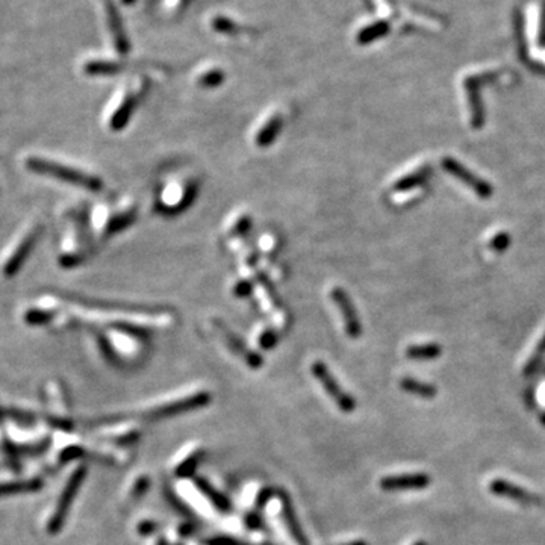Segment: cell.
I'll return each instance as SVG.
<instances>
[{"label":"cell","mask_w":545,"mask_h":545,"mask_svg":"<svg viewBox=\"0 0 545 545\" xmlns=\"http://www.w3.org/2000/svg\"><path fill=\"white\" fill-rule=\"evenodd\" d=\"M26 165L30 171H34L36 174H43V176H50L59 180H64L67 184L85 188L89 189V191H100L103 188L102 179L63 164L45 161V159L41 158H30L26 161Z\"/></svg>","instance_id":"obj_1"},{"label":"cell","mask_w":545,"mask_h":545,"mask_svg":"<svg viewBox=\"0 0 545 545\" xmlns=\"http://www.w3.org/2000/svg\"><path fill=\"white\" fill-rule=\"evenodd\" d=\"M87 468L83 465L76 467L72 474L68 475V479L64 484L63 491L59 492L55 504L52 507V512L49 513L47 520H45V532L49 535H56L61 528L64 527L67 515L70 512V506L74 502L76 495L81 489V483L85 479Z\"/></svg>","instance_id":"obj_2"},{"label":"cell","mask_w":545,"mask_h":545,"mask_svg":"<svg viewBox=\"0 0 545 545\" xmlns=\"http://www.w3.org/2000/svg\"><path fill=\"white\" fill-rule=\"evenodd\" d=\"M310 373H312V376L320 382L325 394H328L333 403H335L341 411L345 414H352L354 411L356 400L350 396V394L343 389V386L338 383L336 377L333 376L329 367L325 365L323 361H314L310 363Z\"/></svg>","instance_id":"obj_3"},{"label":"cell","mask_w":545,"mask_h":545,"mask_svg":"<svg viewBox=\"0 0 545 545\" xmlns=\"http://www.w3.org/2000/svg\"><path fill=\"white\" fill-rule=\"evenodd\" d=\"M498 74L495 73H488V74H480V76H469L468 79H465V89L468 96V103H469V111H471V127L474 129H482L484 126V106L480 97V88L483 83L494 81Z\"/></svg>","instance_id":"obj_4"},{"label":"cell","mask_w":545,"mask_h":545,"mask_svg":"<svg viewBox=\"0 0 545 545\" xmlns=\"http://www.w3.org/2000/svg\"><path fill=\"white\" fill-rule=\"evenodd\" d=\"M209 400H211V396L208 392L189 394V396H186V397L169 401V403H162L161 406H156L155 409H151V411L147 414V416L149 418H153V420L167 418V416L179 415V414H184L188 411H193V409L202 407L204 405H208Z\"/></svg>","instance_id":"obj_5"},{"label":"cell","mask_w":545,"mask_h":545,"mask_svg":"<svg viewBox=\"0 0 545 545\" xmlns=\"http://www.w3.org/2000/svg\"><path fill=\"white\" fill-rule=\"evenodd\" d=\"M441 165L447 173H450L451 176L459 179L460 182H464L467 186L471 188L473 191L480 197V199H491L492 197L494 189H492V186L488 184V182L480 179L479 176H475L474 173L469 171L465 165L458 162L454 158H450V156L444 158L441 161Z\"/></svg>","instance_id":"obj_6"},{"label":"cell","mask_w":545,"mask_h":545,"mask_svg":"<svg viewBox=\"0 0 545 545\" xmlns=\"http://www.w3.org/2000/svg\"><path fill=\"white\" fill-rule=\"evenodd\" d=\"M330 297L333 303L336 305V308L341 310V314H343L344 329L347 335L353 339L359 338L362 333V324L359 321V317L358 312H356L353 301L350 300V297H348V294L343 290V288L335 286L330 292Z\"/></svg>","instance_id":"obj_7"},{"label":"cell","mask_w":545,"mask_h":545,"mask_svg":"<svg viewBox=\"0 0 545 545\" xmlns=\"http://www.w3.org/2000/svg\"><path fill=\"white\" fill-rule=\"evenodd\" d=\"M41 232H43V227H35V229L30 231L26 237L20 241V244L15 247L12 255L10 256V259H8L3 265L5 276L11 277L14 275H17L19 270L23 267V264L26 262L29 255L32 253L36 241L41 237Z\"/></svg>","instance_id":"obj_8"},{"label":"cell","mask_w":545,"mask_h":545,"mask_svg":"<svg viewBox=\"0 0 545 545\" xmlns=\"http://www.w3.org/2000/svg\"><path fill=\"white\" fill-rule=\"evenodd\" d=\"M217 325V330H220L223 336V341L226 343V345L231 348V350L244 361L250 368H261L262 367V358L257 353H255L252 348H248V345L242 341L238 335H235V333L227 329L223 323H215Z\"/></svg>","instance_id":"obj_9"},{"label":"cell","mask_w":545,"mask_h":545,"mask_svg":"<svg viewBox=\"0 0 545 545\" xmlns=\"http://www.w3.org/2000/svg\"><path fill=\"white\" fill-rule=\"evenodd\" d=\"M489 491L494 495L509 498V500H512V502H517L520 504L530 506V504L541 503V498L536 494H532V492H528L527 489L520 488V487H517V484H513V483L503 480V479L492 480L489 483Z\"/></svg>","instance_id":"obj_10"},{"label":"cell","mask_w":545,"mask_h":545,"mask_svg":"<svg viewBox=\"0 0 545 545\" xmlns=\"http://www.w3.org/2000/svg\"><path fill=\"white\" fill-rule=\"evenodd\" d=\"M429 484L430 477L427 474L388 475L381 480V488L383 491H416L426 489Z\"/></svg>","instance_id":"obj_11"},{"label":"cell","mask_w":545,"mask_h":545,"mask_svg":"<svg viewBox=\"0 0 545 545\" xmlns=\"http://www.w3.org/2000/svg\"><path fill=\"white\" fill-rule=\"evenodd\" d=\"M431 176V167L430 165H424L418 171L415 173H409L406 174L405 178L398 179L396 184H394L392 189L397 193H405L409 191V189H414V188H418L421 185L426 184V182L430 179Z\"/></svg>","instance_id":"obj_12"},{"label":"cell","mask_w":545,"mask_h":545,"mask_svg":"<svg viewBox=\"0 0 545 545\" xmlns=\"http://www.w3.org/2000/svg\"><path fill=\"white\" fill-rule=\"evenodd\" d=\"M282 126H284L282 116H279V114H276V116H272L267 121V123H265L259 129V132H257V135H256V144H257V146H259V147H268L270 144L279 136L280 131H282Z\"/></svg>","instance_id":"obj_13"},{"label":"cell","mask_w":545,"mask_h":545,"mask_svg":"<svg viewBox=\"0 0 545 545\" xmlns=\"http://www.w3.org/2000/svg\"><path fill=\"white\" fill-rule=\"evenodd\" d=\"M41 488L40 479H20V480H5L0 482V497L21 494V492H32Z\"/></svg>","instance_id":"obj_14"},{"label":"cell","mask_w":545,"mask_h":545,"mask_svg":"<svg viewBox=\"0 0 545 545\" xmlns=\"http://www.w3.org/2000/svg\"><path fill=\"white\" fill-rule=\"evenodd\" d=\"M135 108H136V96H127L125 98V102L118 106V109L112 114L109 121L112 131H120V129H123L129 123V120H131Z\"/></svg>","instance_id":"obj_15"},{"label":"cell","mask_w":545,"mask_h":545,"mask_svg":"<svg viewBox=\"0 0 545 545\" xmlns=\"http://www.w3.org/2000/svg\"><path fill=\"white\" fill-rule=\"evenodd\" d=\"M106 8H108V17H109V25H111V32L114 35V43H116V47H117L118 53H121V55H126L129 50V43L125 36L123 28H121V25H120V19L117 15V11L114 10V6L111 3L106 5Z\"/></svg>","instance_id":"obj_16"},{"label":"cell","mask_w":545,"mask_h":545,"mask_svg":"<svg viewBox=\"0 0 545 545\" xmlns=\"http://www.w3.org/2000/svg\"><path fill=\"white\" fill-rule=\"evenodd\" d=\"M400 386L403 391H406L409 394H414V396L424 397V398H434L438 394V389L434 385L416 381V378H412V377H405L403 381L400 382Z\"/></svg>","instance_id":"obj_17"},{"label":"cell","mask_w":545,"mask_h":545,"mask_svg":"<svg viewBox=\"0 0 545 545\" xmlns=\"http://www.w3.org/2000/svg\"><path fill=\"white\" fill-rule=\"evenodd\" d=\"M121 70V65L114 61L94 59L83 64V72L88 76H114Z\"/></svg>","instance_id":"obj_18"},{"label":"cell","mask_w":545,"mask_h":545,"mask_svg":"<svg viewBox=\"0 0 545 545\" xmlns=\"http://www.w3.org/2000/svg\"><path fill=\"white\" fill-rule=\"evenodd\" d=\"M442 347L439 344H420V345H411L407 347L406 356L409 359H416V361H429V359H436L441 356Z\"/></svg>","instance_id":"obj_19"},{"label":"cell","mask_w":545,"mask_h":545,"mask_svg":"<svg viewBox=\"0 0 545 545\" xmlns=\"http://www.w3.org/2000/svg\"><path fill=\"white\" fill-rule=\"evenodd\" d=\"M389 32V25L386 21H378L374 23V25H371L365 29H362L361 32L358 34V43L359 44H370L378 38H382L383 35H386Z\"/></svg>","instance_id":"obj_20"},{"label":"cell","mask_w":545,"mask_h":545,"mask_svg":"<svg viewBox=\"0 0 545 545\" xmlns=\"http://www.w3.org/2000/svg\"><path fill=\"white\" fill-rule=\"evenodd\" d=\"M197 488H199L202 494L206 495L209 502L215 507H218L220 511H227V507H229V502H227V498L223 494H220L217 489L212 488L208 482L197 480Z\"/></svg>","instance_id":"obj_21"},{"label":"cell","mask_w":545,"mask_h":545,"mask_svg":"<svg viewBox=\"0 0 545 545\" xmlns=\"http://www.w3.org/2000/svg\"><path fill=\"white\" fill-rule=\"evenodd\" d=\"M202 459V451L200 450H193L189 454H185L182 460H179V464L176 465V474L179 477H186L191 475L195 471V467L199 464Z\"/></svg>","instance_id":"obj_22"},{"label":"cell","mask_w":545,"mask_h":545,"mask_svg":"<svg viewBox=\"0 0 545 545\" xmlns=\"http://www.w3.org/2000/svg\"><path fill=\"white\" fill-rule=\"evenodd\" d=\"M133 222H135V212L129 211V212H125V214H118L109 220L108 226H106V232H108L109 235L120 232V231H123V229H126V227L131 226Z\"/></svg>","instance_id":"obj_23"},{"label":"cell","mask_w":545,"mask_h":545,"mask_svg":"<svg viewBox=\"0 0 545 545\" xmlns=\"http://www.w3.org/2000/svg\"><path fill=\"white\" fill-rule=\"evenodd\" d=\"M544 358H545V335H544V338L541 339V343L536 345V350L533 352V354H532V358L528 359V362H527V365H526V368H524V376H532L535 371L541 367V363H542V361H544Z\"/></svg>","instance_id":"obj_24"},{"label":"cell","mask_w":545,"mask_h":545,"mask_svg":"<svg viewBox=\"0 0 545 545\" xmlns=\"http://www.w3.org/2000/svg\"><path fill=\"white\" fill-rule=\"evenodd\" d=\"M53 312L50 310H43V309H29L28 312L25 314V321L28 324H32V325H43V324H47L49 321L53 320Z\"/></svg>","instance_id":"obj_25"},{"label":"cell","mask_w":545,"mask_h":545,"mask_svg":"<svg viewBox=\"0 0 545 545\" xmlns=\"http://www.w3.org/2000/svg\"><path fill=\"white\" fill-rule=\"evenodd\" d=\"M223 81H224V73L222 70H211L202 76V78L199 79V83L202 87L215 88V87L222 85Z\"/></svg>","instance_id":"obj_26"},{"label":"cell","mask_w":545,"mask_h":545,"mask_svg":"<svg viewBox=\"0 0 545 545\" xmlns=\"http://www.w3.org/2000/svg\"><path fill=\"white\" fill-rule=\"evenodd\" d=\"M511 246V235L506 233V232H500L497 233L494 238L491 239L489 242V247L494 250L497 253H502L504 250Z\"/></svg>","instance_id":"obj_27"},{"label":"cell","mask_w":545,"mask_h":545,"mask_svg":"<svg viewBox=\"0 0 545 545\" xmlns=\"http://www.w3.org/2000/svg\"><path fill=\"white\" fill-rule=\"evenodd\" d=\"M147 488H149V477L141 475L138 479H135L133 487L129 489V495H131V498H138L147 491Z\"/></svg>","instance_id":"obj_28"},{"label":"cell","mask_w":545,"mask_h":545,"mask_svg":"<svg viewBox=\"0 0 545 545\" xmlns=\"http://www.w3.org/2000/svg\"><path fill=\"white\" fill-rule=\"evenodd\" d=\"M276 343H277V335L272 330H265L261 335L259 344L262 348H265V350H270V348L276 345Z\"/></svg>","instance_id":"obj_29"},{"label":"cell","mask_w":545,"mask_h":545,"mask_svg":"<svg viewBox=\"0 0 545 545\" xmlns=\"http://www.w3.org/2000/svg\"><path fill=\"white\" fill-rule=\"evenodd\" d=\"M233 23L232 21H229V20H224V19H218V20H214V29H217V30H220V32H231V30L233 29Z\"/></svg>","instance_id":"obj_30"},{"label":"cell","mask_w":545,"mask_h":545,"mask_svg":"<svg viewBox=\"0 0 545 545\" xmlns=\"http://www.w3.org/2000/svg\"><path fill=\"white\" fill-rule=\"evenodd\" d=\"M59 262L63 264L64 267L70 268V267H74V265H78L81 262V256H78V255H65V256L61 257Z\"/></svg>","instance_id":"obj_31"},{"label":"cell","mask_w":545,"mask_h":545,"mask_svg":"<svg viewBox=\"0 0 545 545\" xmlns=\"http://www.w3.org/2000/svg\"><path fill=\"white\" fill-rule=\"evenodd\" d=\"M250 292H252V285L248 282H239L237 286H235V294H237L238 297H247Z\"/></svg>","instance_id":"obj_32"},{"label":"cell","mask_w":545,"mask_h":545,"mask_svg":"<svg viewBox=\"0 0 545 545\" xmlns=\"http://www.w3.org/2000/svg\"><path fill=\"white\" fill-rule=\"evenodd\" d=\"M208 545H244V544H239L235 539H231V537H214V539H209Z\"/></svg>","instance_id":"obj_33"},{"label":"cell","mask_w":545,"mask_h":545,"mask_svg":"<svg viewBox=\"0 0 545 545\" xmlns=\"http://www.w3.org/2000/svg\"><path fill=\"white\" fill-rule=\"evenodd\" d=\"M248 227H250V220H248V217H244V218H241V220H239L238 226L235 227V232L244 233V232H247Z\"/></svg>","instance_id":"obj_34"},{"label":"cell","mask_w":545,"mask_h":545,"mask_svg":"<svg viewBox=\"0 0 545 545\" xmlns=\"http://www.w3.org/2000/svg\"><path fill=\"white\" fill-rule=\"evenodd\" d=\"M343 545H368L365 541H353V542H347Z\"/></svg>","instance_id":"obj_35"},{"label":"cell","mask_w":545,"mask_h":545,"mask_svg":"<svg viewBox=\"0 0 545 545\" xmlns=\"http://www.w3.org/2000/svg\"><path fill=\"white\" fill-rule=\"evenodd\" d=\"M155 545H164V541H162V539H158Z\"/></svg>","instance_id":"obj_36"}]
</instances>
